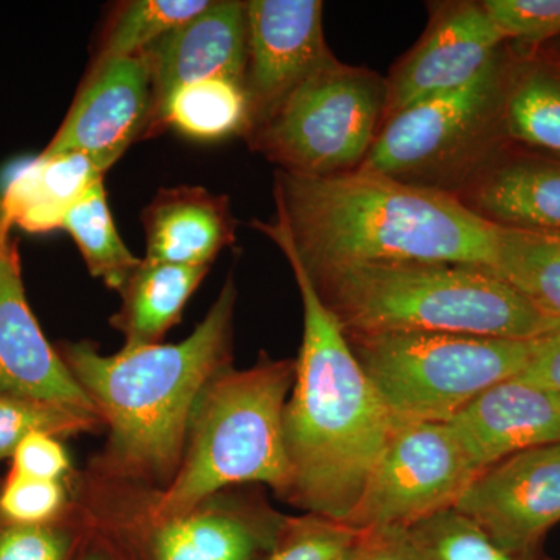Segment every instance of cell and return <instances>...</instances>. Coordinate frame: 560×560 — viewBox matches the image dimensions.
I'll use <instances>...</instances> for the list:
<instances>
[{
	"mask_svg": "<svg viewBox=\"0 0 560 560\" xmlns=\"http://www.w3.org/2000/svg\"><path fill=\"white\" fill-rule=\"evenodd\" d=\"M302 307L304 335L283 411L290 482L283 500L345 522L366 489L396 420L361 370L338 320L287 246Z\"/></svg>",
	"mask_w": 560,
	"mask_h": 560,
	"instance_id": "2",
	"label": "cell"
},
{
	"mask_svg": "<svg viewBox=\"0 0 560 560\" xmlns=\"http://www.w3.org/2000/svg\"><path fill=\"white\" fill-rule=\"evenodd\" d=\"M91 529L90 518L69 512L44 525L0 521V560H73Z\"/></svg>",
	"mask_w": 560,
	"mask_h": 560,
	"instance_id": "30",
	"label": "cell"
},
{
	"mask_svg": "<svg viewBox=\"0 0 560 560\" xmlns=\"http://www.w3.org/2000/svg\"><path fill=\"white\" fill-rule=\"evenodd\" d=\"M275 176L276 220L254 226L289 246L305 271L388 264L493 267L499 226L448 191L364 168Z\"/></svg>",
	"mask_w": 560,
	"mask_h": 560,
	"instance_id": "1",
	"label": "cell"
},
{
	"mask_svg": "<svg viewBox=\"0 0 560 560\" xmlns=\"http://www.w3.org/2000/svg\"><path fill=\"white\" fill-rule=\"evenodd\" d=\"M492 270L560 324V234L499 226Z\"/></svg>",
	"mask_w": 560,
	"mask_h": 560,
	"instance_id": "23",
	"label": "cell"
},
{
	"mask_svg": "<svg viewBox=\"0 0 560 560\" xmlns=\"http://www.w3.org/2000/svg\"><path fill=\"white\" fill-rule=\"evenodd\" d=\"M11 459V470L38 480L65 481L70 471L69 455L60 438L47 433L28 434Z\"/></svg>",
	"mask_w": 560,
	"mask_h": 560,
	"instance_id": "33",
	"label": "cell"
},
{
	"mask_svg": "<svg viewBox=\"0 0 560 560\" xmlns=\"http://www.w3.org/2000/svg\"><path fill=\"white\" fill-rule=\"evenodd\" d=\"M396 422H448L481 394L517 377L537 340L444 331H345Z\"/></svg>",
	"mask_w": 560,
	"mask_h": 560,
	"instance_id": "6",
	"label": "cell"
},
{
	"mask_svg": "<svg viewBox=\"0 0 560 560\" xmlns=\"http://www.w3.org/2000/svg\"><path fill=\"white\" fill-rule=\"evenodd\" d=\"M209 270L142 259L119 291V312L109 319L110 326L124 335V348L161 345L165 334L183 318L187 302Z\"/></svg>",
	"mask_w": 560,
	"mask_h": 560,
	"instance_id": "21",
	"label": "cell"
},
{
	"mask_svg": "<svg viewBox=\"0 0 560 560\" xmlns=\"http://www.w3.org/2000/svg\"><path fill=\"white\" fill-rule=\"evenodd\" d=\"M348 560H427L408 529H370L366 539Z\"/></svg>",
	"mask_w": 560,
	"mask_h": 560,
	"instance_id": "34",
	"label": "cell"
},
{
	"mask_svg": "<svg viewBox=\"0 0 560 560\" xmlns=\"http://www.w3.org/2000/svg\"><path fill=\"white\" fill-rule=\"evenodd\" d=\"M0 394L98 415L33 315L16 241L0 221Z\"/></svg>",
	"mask_w": 560,
	"mask_h": 560,
	"instance_id": "15",
	"label": "cell"
},
{
	"mask_svg": "<svg viewBox=\"0 0 560 560\" xmlns=\"http://www.w3.org/2000/svg\"><path fill=\"white\" fill-rule=\"evenodd\" d=\"M73 560H128L117 548L109 537H106L101 529L95 528L92 522V529L90 536L81 545L80 551L77 552Z\"/></svg>",
	"mask_w": 560,
	"mask_h": 560,
	"instance_id": "36",
	"label": "cell"
},
{
	"mask_svg": "<svg viewBox=\"0 0 560 560\" xmlns=\"http://www.w3.org/2000/svg\"><path fill=\"white\" fill-rule=\"evenodd\" d=\"M370 529L307 512L287 517L275 545L260 560H348L359 550Z\"/></svg>",
	"mask_w": 560,
	"mask_h": 560,
	"instance_id": "28",
	"label": "cell"
},
{
	"mask_svg": "<svg viewBox=\"0 0 560 560\" xmlns=\"http://www.w3.org/2000/svg\"><path fill=\"white\" fill-rule=\"evenodd\" d=\"M506 86L500 54L470 83L415 103L382 124L360 168L456 195L492 160V140L503 131Z\"/></svg>",
	"mask_w": 560,
	"mask_h": 560,
	"instance_id": "8",
	"label": "cell"
},
{
	"mask_svg": "<svg viewBox=\"0 0 560 560\" xmlns=\"http://www.w3.org/2000/svg\"><path fill=\"white\" fill-rule=\"evenodd\" d=\"M503 131L518 142L560 154V81L530 72L508 83Z\"/></svg>",
	"mask_w": 560,
	"mask_h": 560,
	"instance_id": "26",
	"label": "cell"
},
{
	"mask_svg": "<svg viewBox=\"0 0 560 560\" xmlns=\"http://www.w3.org/2000/svg\"><path fill=\"white\" fill-rule=\"evenodd\" d=\"M237 289L232 278L176 345L124 348L103 355L88 341L62 345L61 359L109 429L103 466L124 481L168 485L179 469L202 390L230 368Z\"/></svg>",
	"mask_w": 560,
	"mask_h": 560,
	"instance_id": "3",
	"label": "cell"
},
{
	"mask_svg": "<svg viewBox=\"0 0 560 560\" xmlns=\"http://www.w3.org/2000/svg\"><path fill=\"white\" fill-rule=\"evenodd\" d=\"M517 378L560 394V329L537 340L533 357Z\"/></svg>",
	"mask_w": 560,
	"mask_h": 560,
	"instance_id": "35",
	"label": "cell"
},
{
	"mask_svg": "<svg viewBox=\"0 0 560 560\" xmlns=\"http://www.w3.org/2000/svg\"><path fill=\"white\" fill-rule=\"evenodd\" d=\"M294 375L296 360L270 359L217 374L191 416L178 471L140 515L184 514L246 482L270 486L283 499L290 482L283 411Z\"/></svg>",
	"mask_w": 560,
	"mask_h": 560,
	"instance_id": "5",
	"label": "cell"
},
{
	"mask_svg": "<svg viewBox=\"0 0 560 560\" xmlns=\"http://www.w3.org/2000/svg\"><path fill=\"white\" fill-rule=\"evenodd\" d=\"M212 0H131L114 11L91 66L132 57L208 9Z\"/></svg>",
	"mask_w": 560,
	"mask_h": 560,
	"instance_id": "25",
	"label": "cell"
},
{
	"mask_svg": "<svg viewBox=\"0 0 560 560\" xmlns=\"http://www.w3.org/2000/svg\"><path fill=\"white\" fill-rule=\"evenodd\" d=\"M503 43L481 2L438 7L422 38L385 80L382 124L415 103L470 83L495 61Z\"/></svg>",
	"mask_w": 560,
	"mask_h": 560,
	"instance_id": "12",
	"label": "cell"
},
{
	"mask_svg": "<svg viewBox=\"0 0 560 560\" xmlns=\"http://www.w3.org/2000/svg\"><path fill=\"white\" fill-rule=\"evenodd\" d=\"M65 481L38 480L10 470L0 486V521L16 525H44L68 514Z\"/></svg>",
	"mask_w": 560,
	"mask_h": 560,
	"instance_id": "31",
	"label": "cell"
},
{
	"mask_svg": "<svg viewBox=\"0 0 560 560\" xmlns=\"http://www.w3.org/2000/svg\"><path fill=\"white\" fill-rule=\"evenodd\" d=\"M385 80L331 55L245 138L278 171L330 176L366 161L383 121Z\"/></svg>",
	"mask_w": 560,
	"mask_h": 560,
	"instance_id": "7",
	"label": "cell"
},
{
	"mask_svg": "<svg viewBox=\"0 0 560 560\" xmlns=\"http://www.w3.org/2000/svg\"><path fill=\"white\" fill-rule=\"evenodd\" d=\"M456 197L501 228L560 234V164L490 160Z\"/></svg>",
	"mask_w": 560,
	"mask_h": 560,
	"instance_id": "19",
	"label": "cell"
},
{
	"mask_svg": "<svg viewBox=\"0 0 560 560\" xmlns=\"http://www.w3.org/2000/svg\"><path fill=\"white\" fill-rule=\"evenodd\" d=\"M481 3L506 40L537 44L560 35V0H485Z\"/></svg>",
	"mask_w": 560,
	"mask_h": 560,
	"instance_id": "32",
	"label": "cell"
},
{
	"mask_svg": "<svg viewBox=\"0 0 560 560\" xmlns=\"http://www.w3.org/2000/svg\"><path fill=\"white\" fill-rule=\"evenodd\" d=\"M448 422L482 470L514 453L560 444V394L510 378Z\"/></svg>",
	"mask_w": 560,
	"mask_h": 560,
	"instance_id": "17",
	"label": "cell"
},
{
	"mask_svg": "<svg viewBox=\"0 0 560 560\" xmlns=\"http://www.w3.org/2000/svg\"><path fill=\"white\" fill-rule=\"evenodd\" d=\"M285 515L267 504L219 499L164 518L95 523L128 560H260Z\"/></svg>",
	"mask_w": 560,
	"mask_h": 560,
	"instance_id": "10",
	"label": "cell"
},
{
	"mask_svg": "<svg viewBox=\"0 0 560 560\" xmlns=\"http://www.w3.org/2000/svg\"><path fill=\"white\" fill-rule=\"evenodd\" d=\"M150 65L149 138L165 101L186 84L226 77L243 83L246 65V2L212 0L194 20L143 50Z\"/></svg>",
	"mask_w": 560,
	"mask_h": 560,
	"instance_id": "16",
	"label": "cell"
},
{
	"mask_svg": "<svg viewBox=\"0 0 560 560\" xmlns=\"http://www.w3.org/2000/svg\"><path fill=\"white\" fill-rule=\"evenodd\" d=\"M453 508L506 550H540L547 530L560 522V444L490 464Z\"/></svg>",
	"mask_w": 560,
	"mask_h": 560,
	"instance_id": "11",
	"label": "cell"
},
{
	"mask_svg": "<svg viewBox=\"0 0 560 560\" xmlns=\"http://www.w3.org/2000/svg\"><path fill=\"white\" fill-rule=\"evenodd\" d=\"M102 419L47 401L0 394V459L11 458L28 434L62 438L97 429Z\"/></svg>",
	"mask_w": 560,
	"mask_h": 560,
	"instance_id": "29",
	"label": "cell"
},
{
	"mask_svg": "<svg viewBox=\"0 0 560 560\" xmlns=\"http://www.w3.org/2000/svg\"><path fill=\"white\" fill-rule=\"evenodd\" d=\"M323 10L319 0L246 2L249 130L334 55L324 38Z\"/></svg>",
	"mask_w": 560,
	"mask_h": 560,
	"instance_id": "13",
	"label": "cell"
},
{
	"mask_svg": "<svg viewBox=\"0 0 560 560\" xmlns=\"http://www.w3.org/2000/svg\"><path fill=\"white\" fill-rule=\"evenodd\" d=\"M480 471L451 422H396L345 523L360 529H410L455 506Z\"/></svg>",
	"mask_w": 560,
	"mask_h": 560,
	"instance_id": "9",
	"label": "cell"
},
{
	"mask_svg": "<svg viewBox=\"0 0 560 560\" xmlns=\"http://www.w3.org/2000/svg\"><path fill=\"white\" fill-rule=\"evenodd\" d=\"M248 95L241 81L212 77L180 86L165 101L149 138L173 128L186 138L215 142L249 130Z\"/></svg>",
	"mask_w": 560,
	"mask_h": 560,
	"instance_id": "22",
	"label": "cell"
},
{
	"mask_svg": "<svg viewBox=\"0 0 560 560\" xmlns=\"http://www.w3.org/2000/svg\"><path fill=\"white\" fill-rule=\"evenodd\" d=\"M408 534L427 560H548L540 550H506L455 508L419 522Z\"/></svg>",
	"mask_w": 560,
	"mask_h": 560,
	"instance_id": "27",
	"label": "cell"
},
{
	"mask_svg": "<svg viewBox=\"0 0 560 560\" xmlns=\"http://www.w3.org/2000/svg\"><path fill=\"white\" fill-rule=\"evenodd\" d=\"M150 110L145 51L91 66L60 130L40 154H84L105 173L131 143L143 139Z\"/></svg>",
	"mask_w": 560,
	"mask_h": 560,
	"instance_id": "14",
	"label": "cell"
},
{
	"mask_svg": "<svg viewBox=\"0 0 560 560\" xmlns=\"http://www.w3.org/2000/svg\"><path fill=\"white\" fill-rule=\"evenodd\" d=\"M145 257L153 264L210 268L235 243V220L226 195L197 186L161 189L143 209Z\"/></svg>",
	"mask_w": 560,
	"mask_h": 560,
	"instance_id": "18",
	"label": "cell"
},
{
	"mask_svg": "<svg viewBox=\"0 0 560 560\" xmlns=\"http://www.w3.org/2000/svg\"><path fill=\"white\" fill-rule=\"evenodd\" d=\"M79 246L88 270L108 289L120 291L142 259L121 241L114 223L103 180L77 202L62 223Z\"/></svg>",
	"mask_w": 560,
	"mask_h": 560,
	"instance_id": "24",
	"label": "cell"
},
{
	"mask_svg": "<svg viewBox=\"0 0 560 560\" xmlns=\"http://www.w3.org/2000/svg\"><path fill=\"white\" fill-rule=\"evenodd\" d=\"M305 272L345 331H444L537 340L560 329L488 267L350 265Z\"/></svg>",
	"mask_w": 560,
	"mask_h": 560,
	"instance_id": "4",
	"label": "cell"
},
{
	"mask_svg": "<svg viewBox=\"0 0 560 560\" xmlns=\"http://www.w3.org/2000/svg\"><path fill=\"white\" fill-rule=\"evenodd\" d=\"M103 175L84 154H39L21 164L7 180L0 195V221L31 234L62 230L70 210Z\"/></svg>",
	"mask_w": 560,
	"mask_h": 560,
	"instance_id": "20",
	"label": "cell"
}]
</instances>
